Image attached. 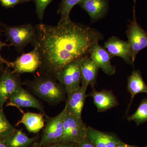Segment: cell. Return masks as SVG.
<instances>
[{"label": "cell", "mask_w": 147, "mask_h": 147, "mask_svg": "<svg viewBox=\"0 0 147 147\" xmlns=\"http://www.w3.org/2000/svg\"><path fill=\"white\" fill-rule=\"evenodd\" d=\"M35 27L36 36L31 43L39 54V73L56 80L64 66L89 56L92 45L103 39L97 30L71 19L59 21L57 26L40 24Z\"/></svg>", "instance_id": "6da1fadb"}, {"label": "cell", "mask_w": 147, "mask_h": 147, "mask_svg": "<svg viewBox=\"0 0 147 147\" xmlns=\"http://www.w3.org/2000/svg\"><path fill=\"white\" fill-rule=\"evenodd\" d=\"M51 76L39 73L25 84L37 97L48 103L56 105L64 101L67 94L65 87Z\"/></svg>", "instance_id": "7a4b0ae2"}, {"label": "cell", "mask_w": 147, "mask_h": 147, "mask_svg": "<svg viewBox=\"0 0 147 147\" xmlns=\"http://www.w3.org/2000/svg\"><path fill=\"white\" fill-rule=\"evenodd\" d=\"M0 27L7 37V41L10 42L18 53H22L24 48L34 41L36 36L35 27L31 24L9 26L0 22Z\"/></svg>", "instance_id": "3957f363"}, {"label": "cell", "mask_w": 147, "mask_h": 147, "mask_svg": "<svg viewBox=\"0 0 147 147\" xmlns=\"http://www.w3.org/2000/svg\"><path fill=\"white\" fill-rule=\"evenodd\" d=\"M67 112L66 105L62 111L55 117L45 116V126L42 137L38 144L40 147L45 146L60 142L63 132L64 121Z\"/></svg>", "instance_id": "277c9868"}, {"label": "cell", "mask_w": 147, "mask_h": 147, "mask_svg": "<svg viewBox=\"0 0 147 147\" xmlns=\"http://www.w3.org/2000/svg\"><path fill=\"white\" fill-rule=\"evenodd\" d=\"M88 127L82 118H79L67 110L64 121L63 132L60 142L78 144L87 137Z\"/></svg>", "instance_id": "5b68a950"}, {"label": "cell", "mask_w": 147, "mask_h": 147, "mask_svg": "<svg viewBox=\"0 0 147 147\" xmlns=\"http://www.w3.org/2000/svg\"><path fill=\"white\" fill-rule=\"evenodd\" d=\"M83 58L77 59L66 65L57 74V81L65 87L67 94L81 86V64Z\"/></svg>", "instance_id": "8992f818"}, {"label": "cell", "mask_w": 147, "mask_h": 147, "mask_svg": "<svg viewBox=\"0 0 147 147\" xmlns=\"http://www.w3.org/2000/svg\"><path fill=\"white\" fill-rule=\"evenodd\" d=\"M126 34L130 47L131 59L134 63L137 54L147 47V32L137 23L135 5L133 8V19L127 26Z\"/></svg>", "instance_id": "52a82bcc"}, {"label": "cell", "mask_w": 147, "mask_h": 147, "mask_svg": "<svg viewBox=\"0 0 147 147\" xmlns=\"http://www.w3.org/2000/svg\"><path fill=\"white\" fill-rule=\"evenodd\" d=\"M10 68L7 66L4 68L0 76V110H3L5 102L22 86L20 74L11 70Z\"/></svg>", "instance_id": "ba28073f"}, {"label": "cell", "mask_w": 147, "mask_h": 147, "mask_svg": "<svg viewBox=\"0 0 147 147\" xmlns=\"http://www.w3.org/2000/svg\"><path fill=\"white\" fill-rule=\"evenodd\" d=\"M40 65L39 54L37 50H33L22 54L14 61L10 62V67L18 74L34 73L39 69Z\"/></svg>", "instance_id": "9c48e42d"}, {"label": "cell", "mask_w": 147, "mask_h": 147, "mask_svg": "<svg viewBox=\"0 0 147 147\" xmlns=\"http://www.w3.org/2000/svg\"><path fill=\"white\" fill-rule=\"evenodd\" d=\"M9 100V105L20 108H36L42 113L45 117L47 115L42 103L37 99L30 93L20 87L13 94Z\"/></svg>", "instance_id": "30bf717a"}, {"label": "cell", "mask_w": 147, "mask_h": 147, "mask_svg": "<svg viewBox=\"0 0 147 147\" xmlns=\"http://www.w3.org/2000/svg\"><path fill=\"white\" fill-rule=\"evenodd\" d=\"M90 57L99 69L108 75H113L116 72L115 67L111 63L112 57L105 48L101 47L98 42L92 45L89 50Z\"/></svg>", "instance_id": "8fae6325"}, {"label": "cell", "mask_w": 147, "mask_h": 147, "mask_svg": "<svg viewBox=\"0 0 147 147\" xmlns=\"http://www.w3.org/2000/svg\"><path fill=\"white\" fill-rule=\"evenodd\" d=\"M104 48L110 56L121 58L127 63L134 65L131 59L130 47L128 41L121 40L117 37L113 36L104 43Z\"/></svg>", "instance_id": "7c38bea8"}, {"label": "cell", "mask_w": 147, "mask_h": 147, "mask_svg": "<svg viewBox=\"0 0 147 147\" xmlns=\"http://www.w3.org/2000/svg\"><path fill=\"white\" fill-rule=\"evenodd\" d=\"M87 89L81 86L79 88L67 94L65 105L67 112L82 118V111L87 97Z\"/></svg>", "instance_id": "4fadbf2b"}, {"label": "cell", "mask_w": 147, "mask_h": 147, "mask_svg": "<svg viewBox=\"0 0 147 147\" xmlns=\"http://www.w3.org/2000/svg\"><path fill=\"white\" fill-rule=\"evenodd\" d=\"M78 5L86 11L92 22L104 18L108 9V0H82Z\"/></svg>", "instance_id": "5bb4252c"}, {"label": "cell", "mask_w": 147, "mask_h": 147, "mask_svg": "<svg viewBox=\"0 0 147 147\" xmlns=\"http://www.w3.org/2000/svg\"><path fill=\"white\" fill-rule=\"evenodd\" d=\"M90 95L92 97L94 103L97 108L98 112H104L119 105L117 98L111 91L103 90L97 91L94 89Z\"/></svg>", "instance_id": "9a60e30c"}, {"label": "cell", "mask_w": 147, "mask_h": 147, "mask_svg": "<svg viewBox=\"0 0 147 147\" xmlns=\"http://www.w3.org/2000/svg\"><path fill=\"white\" fill-rule=\"evenodd\" d=\"M82 86L88 88L90 85L93 88L96 83L99 68L89 56L84 57L81 64Z\"/></svg>", "instance_id": "2e32d148"}, {"label": "cell", "mask_w": 147, "mask_h": 147, "mask_svg": "<svg viewBox=\"0 0 147 147\" xmlns=\"http://www.w3.org/2000/svg\"><path fill=\"white\" fill-rule=\"evenodd\" d=\"M87 137L95 147H115L121 141L114 135L88 127Z\"/></svg>", "instance_id": "e0dca14e"}, {"label": "cell", "mask_w": 147, "mask_h": 147, "mask_svg": "<svg viewBox=\"0 0 147 147\" xmlns=\"http://www.w3.org/2000/svg\"><path fill=\"white\" fill-rule=\"evenodd\" d=\"M44 116L41 113H24L22 118L18 121L16 125L23 124L28 131L32 133H37L44 128L45 123Z\"/></svg>", "instance_id": "ac0fdd59"}, {"label": "cell", "mask_w": 147, "mask_h": 147, "mask_svg": "<svg viewBox=\"0 0 147 147\" xmlns=\"http://www.w3.org/2000/svg\"><path fill=\"white\" fill-rule=\"evenodd\" d=\"M127 91L131 94V100L126 112H127L131 106L133 98L137 94L141 93L147 94V86L144 82L142 74L139 70L132 71L127 79Z\"/></svg>", "instance_id": "d6986e66"}, {"label": "cell", "mask_w": 147, "mask_h": 147, "mask_svg": "<svg viewBox=\"0 0 147 147\" xmlns=\"http://www.w3.org/2000/svg\"><path fill=\"white\" fill-rule=\"evenodd\" d=\"M36 140V137H29L21 129H16L4 142L7 147H30Z\"/></svg>", "instance_id": "ffe728a7"}, {"label": "cell", "mask_w": 147, "mask_h": 147, "mask_svg": "<svg viewBox=\"0 0 147 147\" xmlns=\"http://www.w3.org/2000/svg\"><path fill=\"white\" fill-rule=\"evenodd\" d=\"M127 119L135 122L137 125L147 121V98L142 100L136 112L127 117Z\"/></svg>", "instance_id": "44dd1931"}, {"label": "cell", "mask_w": 147, "mask_h": 147, "mask_svg": "<svg viewBox=\"0 0 147 147\" xmlns=\"http://www.w3.org/2000/svg\"><path fill=\"white\" fill-rule=\"evenodd\" d=\"M16 129L9 122L3 110H0V139L4 141L13 134Z\"/></svg>", "instance_id": "7402d4cb"}, {"label": "cell", "mask_w": 147, "mask_h": 147, "mask_svg": "<svg viewBox=\"0 0 147 147\" xmlns=\"http://www.w3.org/2000/svg\"><path fill=\"white\" fill-rule=\"evenodd\" d=\"M82 0H61L57 13L61 15L59 22L69 20V13L75 5L79 4Z\"/></svg>", "instance_id": "603a6c76"}, {"label": "cell", "mask_w": 147, "mask_h": 147, "mask_svg": "<svg viewBox=\"0 0 147 147\" xmlns=\"http://www.w3.org/2000/svg\"><path fill=\"white\" fill-rule=\"evenodd\" d=\"M53 1V0H34L35 4L36 11L37 16L40 21H42L46 7Z\"/></svg>", "instance_id": "cb8c5ba5"}, {"label": "cell", "mask_w": 147, "mask_h": 147, "mask_svg": "<svg viewBox=\"0 0 147 147\" xmlns=\"http://www.w3.org/2000/svg\"><path fill=\"white\" fill-rule=\"evenodd\" d=\"M0 3L3 7L7 8L13 7L20 3L18 0H0Z\"/></svg>", "instance_id": "d4e9b609"}, {"label": "cell", "mask_w": 147, "mask_h": 147, "mask_svg": "<svg viewBox=\"0 0 147 147\" xmlns=\"http://www.w3.org/2000/svg\"><path fill=\"white\" fill-rule=\"evenodd\" d=\"M40 147H78L77 144L75 143H65L59 142L53 144Z\"/></svg>", "instance_id": "484cf974"}, {"label": "cell", "mask_w": 147, "mask_h": 147, "mask_svg": "<svg viewBox=\"0 0 147 147\" xmlns=\"http://www.w3.org/2000/svg\"><path fill=\"white\" fill-rule=\"evenodd\" d=\"M77 144L78 147H95L87 137L84 141L78 143Z\"/></svg>", "instance_id": "4316f807"}, {"label": "cell", "mask_w": 147, "mask_h": 147, "mask_svg": "<svg viewBox=\"0 0 147 147\" xmlns=\"http://www.w3.org/2000/svg\"><path fill=\"white\" fill-rule=\"evenodd\" d=\"M1 30H0V36H1ZM9 46V45H8V44H6V43H4V42H2V41H1V38H0V52H1V50L3 47H6V46ZM0 61L2 62L3 63L6 65L7 66L10 67V62H9L8 61L5 60L2 57L1 55V53H0Z\"/></svg>", "instance_id": "83f0119b"}, {"label": "cell", "mask_w": 147, "mask_h": 147, "mask_svg": "<svg viewBox=\"0 0 147 147\" xmlns=\"http://www.w3.org/2000/svg\"><path fill=\"white\" fill-rule=\"evenodd\" d=\"M115 147H137L135 146H131V145H129L127 144H124L121 142L120 143L117 144Z\"/></svg>", "instance_id": "f1b7e54d"}, {"label": "cell", "mask_w": 147, "mask_h": 147, "mask_svg": "<svg viewBox=\"0 0 147 147\" xmlns=\"http://www.w3.org/2000/svg\"><path fill=\"white\" fill-rule=\"evenodd\" d=\"M4 64V63H3L2 62L0 61V76H1V74L2 73L4 69L3 65Z\"/></svg>", "instance_id": "f546056e"}, {"label": "cell", "mask_w": 147, "mask_h": 147, "mask_svg": "<svg viewBox=\"0 0 147 147\" xmlns=\"http://www.w3.org/2000/svg\"><path fill=\"white\" fill-rule=\"evenodd\" d=\"M0 147H7L4 140L0 139Z\"/></svg>", "instance_id": "4dcf8cb0"}, {"label": "cell", "mask_w": 147, "mask_h": 147, "mask_svg": "<svg viewBox=\"0 0 147 147\" xmlns=\"http://www.w3.org/2000/svg\"><path fill=\"white\" fill-rule=\"evenodd\" d=\"M18 1L20 2V3H21L29 2L31 1H34V0H18Z\"/></svg>", "instance_id": "1f68e13d"}, {"label": "cell", "mask_w": 147, "mask_h": 147, "mask_svg": "<svg viewBox=\"0 0 147 147\" xmlns=\"http://www.w3.org/2000/svg\"><path fill=\"white\" fill-rule=\"evenodd\" d=\"M30 147H40V146H38V144L35 143L32 146H31Z\"/></svg>", "instance_id": "d6a6232c"}, {"label": "cell", "mask_w": 147, "mask_h": 147, "mask_svg": "<svg viewBox=\"0 0 147 147\" xmlns=\"http://www.w3.org/2000/svg\"><path fill=\"white\" fill-rule=\"evenodd\" d=\"M146 147H147V145L146 146Z\"/></svg>", "instance_id": "836d02e7"}]
</instances>
